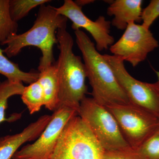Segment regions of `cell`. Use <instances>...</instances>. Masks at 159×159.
Listing matches in <instances>:
<instances>
[{"label":"cell","mask_w":159,"mask_h":159,"mask_svg":"<svg viewBox=\"0 0 159 159\" xmlns=\"http://www.w3.org/2000/svg\"><path fill=\"white\" fill-rule=\"evenodd\" d=\"M68 19L57 14L55 7L43 4L40 6L37 17L31 29L25 33L11 35L1 44L6 45L3 50L9 57H15L24 48L33 46L42 53L38 70L41 72L55 63L53 48L58 43L57 30L67 25Z\"/></svg>","instance_id":"6da1fadb"},{"label":"cell","mask_w":159,"mask_h":159,"mask_svg":"<svg viewBox=\"0 0 159 159\" xmlns=\"http://www.w3.org/2000/svg\"><path fill=\"white\" fill-rule=\"evenodd\" d=\"M74 32L92 89V98L105 107L130 102L109 64L97 51L94 43L80 29Z\"/></svg>","instance_id":"7a4b0ae2"},{"label":"cell","mask_w":159,"mask_h":159,"mask_svg":"<svg viewBox=\"0 0 159 159\" xmlns=\"http://www.w3.org/2000/svg\"><path fill=\"white\" fill-rule=\"evenodd\" d=\"M57 37L59 54L55 64L59 80L58 107H66L78 112L88 92L85 66L81 57L73 52L74 39L67 25L58 29Z\"/></svg>","instance_id":"3957f363"},{"label":"cell","mask_w":159,"mask_h":159,"mask_svg":"<svg viewBox=\"0 0 159 159\" xmlns=\"http://www.w3.org/2000/svg\"><path fill=\"white\" fill-rule=\"evenodd\" d=\"M105 151L78 115L67 123L50 159H104Z\"/></svg>","instance_id":"277c9868"},{"label":"cell","mask_w":159,"mask_h":159,"mask_svg":"<svg viewBox=\"0 0 159 159\" xmlns=\"http://www.w3.org/2000/svg\"><path fill=\"white\" fill-rule=\"evenodd\" d=\"M78 115L88 126L105 152L131 148L122 135L115 117L105 106L93 98L85 97L82 99Z\"/></svg>","instance_id":"5b68a950"},{"label":"cell","mask_w":159,"mask_h":159,"mask_svg":"<svg viewBox=\"0 0 159 159\" xmlns=\"http://www.w3.org/2000/svg\"><path fill=\"white\" fill-rule=\"evenodd\" d=\"M105 107L115 117L124 139L134 150H137L159 127L157 117L131 102Z\"/></svg>","instance_id":"8992f818"},{"label":"cell","mask_w":159,"mask_h":159,"mask_svg":"<svg viewBox=\"0 0 159 159\" xmlns=\"http://www.w3.org/2000/svg\"><path fill=\"white\" fill-rule=\"evenodd\" d=\"M103 57L110 65L121 87L131 103L150 112L159 119V84L142 82L133 77L124 61L113 55Z\"/></svg>","instance_id":"52a82bcc"},{"label":"cell","mask_w":159,"mask_h":159,"mask_svg":"<svg viewBox=\"0 0 159 159\" xmlns=\"http://www.w3.org/2000/svg\"><path fill=\"white\" fill-rule=\"evenodd\" d=\"M158 47V42L149 29L131 22L118 41L110 47V50L114 56L136 67Z\"/></svg>","instance_id":"ba28073f"},{"label":"cell","mask_w":159,"mask_h":159,"mask_svg":"<svg viewBox=\"0 0 159 159\" xmlns=\"http://www.w3.org/2000/svg\"><path fill=\"white\" fill-rule=\"evenodd\" d=\"M78 115L74 109L58 107L52 114L51 120L35 142L18 150L12 159H50L60 135L69 120Z\"/></svg>","instance_id":"9c48e42d"},{"label":"cell","mask_w":159,"mask_h":159,"mask_svg":"<svg viewBox=\"0 0 159 159\" xmlns=\"http://www.w3.org/2000/svg\"><path fill=\"white\" fill-rule=\"evenodd\" d=\"M55 9L57 14L70 20L74 31L84 29L88 31L96 42L98 51L107 50L114 43L115 39L110 33L111 22L104 16H100L96 20H92L84 13L82 8L72 0H65L62 6Z\"/></svg>","instance_id":"30bf717a"},{"label":"cell","mask_w":159,"mask_h":159,"mask_svg":"<svg viewBox=\"0 0 159 159\" xmlns=\"http://www.w3.org/2000/svg\"><path fill=\"white\" fill-rule=\"evenodd\" d=\"M52 116L45 115L30 123L21 132L0 138V159H11L22 145L36 140L51 120Z\"/></svg>","instance_id":"8fae6325"},{"label":"cell","mask_w":159,"mask_h":159,"mask_svg":"<svg viewBox=\"0 0 159 159\" xmlns=\"http://www.w3.org/2000/svg\"><path fill=\"white\" fill-rule=\"evenodd\" d=\"M141 0H116L110 4L107 14L114 16L111 25L120 30H125L129 23L142 21Z\"/></svg>","instance_id":"7c38bea8"},{"label":"cell","mask_w":159,"mask_h":159,"mask_svg":"<svg viewBox=\"0 0 159 159\" xmlns=\"http://www.w3.org/2000/svg\"><path fill=\"white\" fill-rule=\"evenodd\" d=\"M38 80L43 90L45 107L55 111L59 106V84L57 68L55 63L44 70L39 72Z\"/></svg>","instance_id":"4fadbf2b"},{"label":"cell","mask_w":159,"mask_h":159,"mask_svg":"<svg viewBox=\"0 0 159 159\" xmlns=\"http://www.w3.org/2000/svg\"><path fill=\"white\" fill-rule=\"evenodd\" d=\"M4 54L3 50L0 48V74L7 80L29 84L38 80L39 72H24L20 69L18 65L9 60Z\"/></svg>","instance_id":"5bb4252c"},{"label":"cell","mask_w":159,"mask_h":159,"mask_svg":"<svg viewBox=\"0 0 159 159\" xmlns=\"http://www.w3.org/2000/svg\"><path fill=\"white\" fill-rule=\"evenodd\" d=\"M24 88L22 83L12 82L8 80L0 82V123L5 121L15 122L21 118V113H14L9 118H6V111L8 107L9 98L16 95L21 96Z\"/></svg>","instance_id":"9a60e30c"},{"label":"cell","mask_w":159,"mask_h":159,"mask_svg":"<svg viewBox=\"0 0 159 159\" xmlns=\"http://www.w3.org/2000/svg\"><path fill=\"white\" fill-rule=\"evenodd\" d=\"M21 99L31 115L40 110L45 106V97L42 87L38 80L25 87Z\"/></svg>","instance_id":"2e32d148"},{"label":"cell","mask_w":159,"mask_h":159,"mask_svg":"<svg viewBox=\"0 0 159 159\" xmlns=\"http://www.w3.org/2000/svg\"><path fill=\"white\" fill-rule=\"evenodd\" d=\"M18 25L12 19L9 11V0H0V44L17 34Z\"/></svg>","instance_id":"e0dca14e"},{"label":"cell","mask_w":159,"mask_h":159,"mask_svg":"<svg viewBox=\"0 0 159 159\" xmlns=\"http://www.w3.org/2000/svg\"><path fill=\"white\" fill-rule=\"evenodd\" d=\"M49 0H9V11L16 22L22 19L32 9L49 2Z\"/></svg>","instance_id":"ac0fdd59"},{"label":"cell","mask_w":159,"mask_h":159,"mask_svg":"<svg viewBox=\"0 0 159 159\" xmlns=\"http://www.w3.org/2000/svg\"><path fill=\"white\" fill-rule=\"evenodd\" d=\"M136 151L146 159H159V127Z\"/></svg>","instance_id":"d6986e66"},{"label":"cell","mask_w":159,"mask_h":159,"mask_svg":"<svg viewBox=\"0 0 159 159\" xmlns=\"http://www.w3.org/2000/svg\"><path fill=\"white\" fill-rule=\"evenodd\" d=\"M159 16V0L151 1L148 6L142 10V25L149 29Z\"/></svg>","instance_id":"ffe728a7"},{"label":"cell","mask_w":159,"mask_h":159,"mask_svg":"<svg viewBox=\"0 0 159 159\" xmlns=\"http://www.w3.org/2000/svg\"><path fill=\"white\" fill-rule=\"evenodd\" d=\"M104 159H146L132 148L118 151L105 152Z\"/></svg>","instance_id":"44dd1931"},{"label":"cell","mask_w":159,"mask_h":159,"mask_svg":"<svg viewBox=\"0 0 159 159\" xmlns=\"http://www.w3.org/2000/svg\"><path fill=\"white\" fill-rule=\"evenodd\" d=\"M95 1L94 0H77L74 1V2L79 7H82L86 5H89L91 3H93Z\"/></svg>","instance_id":"7402d4cb"},{"label":"cell","mask_w":159,"mask_h":159,"mask_svg":"<svg viewBox=\"0 0 159 159\" xmlns=\"http://www.w3.org/2000/svg\"><path fill=\"white\" fill-rule=\"evenodd\" d=\"M156 73L157 76L158 77V80L157 81V82H158V83L159 84V71H156Z\"/></svg>","instance_id":"603a6c76"}]
</instances>
